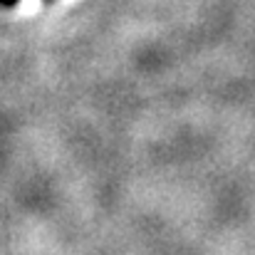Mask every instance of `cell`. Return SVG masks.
<instances>
[{
	"mask_svg": "<svg viewBox=\"0 0 255 255\" xmlns=\"http://www.w3.org/2000/svg\"><path fill=\"white\" fill-rule=\"evenodd\" d=\"M45 2H55V0H45Z\"/></svg>",
	"mask_w": 255,
	"mask_h": 255,
	"instance_id": "obj_2",
	"label": "cell"
},
{
	"mask_svg": "<svg viewBox=\"0 0 255 255\" xmlns=\"http://www.w3.org/2000/svg\"><path fill=\"white\" fill-rule=\"evenodd\" d=\"M20 0H0V7H15Z\"/></svg>",
	"mask_w": 255,
	"mask_h": 255,
	"instance_id": "obj_1",
	"label": "cell"
}]
</instances>
